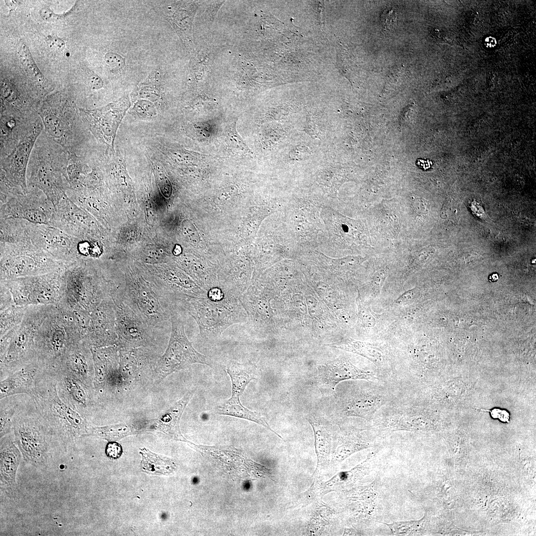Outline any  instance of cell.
<instances>
[{
    "label": "cell",
    "instance_id": "50",
    "mask_svg": "<svg viewBox=\"0 0 536 536\" xmlns=\"http://www.w3.org/2000/svg\"><path fill=\"white\" fill-rule=\"evenodd\" d=\"M489 411L493 418H498L501 421L504 422H509L510 414L505 410H502L499 408H494L491 410H483Z\"/></svg>",
    "mask_w": 536,
    "mask_h": 536
},
{
    "label": "cell",
    "instance_id": "34",
    "mask_svg": "<svg viewBox=\"0 0 536 536\" xmlns=\"http://www.w3.org/2000/svg\"><path fill=\"white\" fill-rule=\"evenodd\" d=\"M12 396L0 400V438L13 432V422L19 407L18 403Z\"/></svg>",
    "mask_w": 536,
    "mask_h": 536
},
{
    "label": "cell",
    "instance_id": "56",
    "mask_svg": "<svg viewBox=\"0 0 536 536\" xmlns=\"http://www.w3.org/2000/svg\"><path fill=\"white\" fill-rule=\"evenodd\" d=\"M145 218L149 224H152L155 220V213L153 207L150 204L145 206Z\"/></svg>",
    "mask_w": 536,
    "mask_h": 536
},
{
    "label": "cell",
    "instance_id": "51",
    "mask_svg": "<svg viewBox=\"0 0 536 536\" xmlns=\"http://www.w3.org/2000/svg\"><path fill=\"white\" fill-rule=\"evenodd\" d=\"M306 303L309 312L313 316H317L319 313V307L317 300L313 296H308L306 298Z\"/></svg>",
    "mask_w": 536,
    "mask_h": 536
},
{
    "label": "cell",
    "instance_id": "6",
    "mask_svg": "<svg viewBox=\"0 0 536 536\" xmlns=\"http://www.w3.org/2000/svg\"><path fill=\"white\" fill-rule=\"evenodd\" d=\"M177 305L182 306L195 320L200 335L205 340L214 339L230 326L248 320L239 298L227 293L220 300H212L206 297H190Z\"/></svg>",
    "mask_w": 536,
    "mask_h": 536
},
{
    "label": "cell",
    "instance_id": "38",
    "mask_svg": "<svg viewBox=\"0 0 536 536\" xmlns=\"http://www.w3.org/2000/svg\"><path fill=\"white\" fill-rule=\"evenodd\" d=\"M391 530L395 536L415 535L420 527V521L395 522L390 524L384 523Z\"/></svg>",
    "mask_w": 536,
    "mask_h": 536
},
{
    "label": "cell",
    "instance_id": "35",
    "mask_svg": "<svg viewBox=\"0 0 536 536\" xmlns=\"http://www.w3.org/2000/svg\"><path fill=\"white\" fill-rule=\"evenodd\" d=\"M246 366L232 364L226 369L232 382V395L241 396L248 384L256 379Z\"/></svg>",
    "mask_w": 536,
    "mask_h": 536
},
{
    "label": "cell",
    "instance_id": "27",
    "mask_svg": "<svg viewBox=\"0 0 536 536\" xmlns=\"http://www.w3.org/2000/svg\"><path fill=\"white\" fill-rule=\"evenodd\" d=\"M12 433L0 438V489L12 494L16 487V475L22 454L14 442Z\"/></svg>",
    "mask_w": 536,
    "mask_h": 536
},
{
    "label": "cell",
    "instance_id": "54",
    "mask_svg": "<svg viewBox=\"0 0 536 536\" xmlns=\"http://www.w3.org/2000/svg\"><path fill=\"white\" fill-rule=\"evenodd\" d=\"M359 262V260L358 258L348 257L340 260L338 264L340 267L348 268L354 267L358 264Z\"/></svg>",
    "mask_w": 536,
    "mask_h": 536
},
{
    "label": "cell",
    "instance_id": "17",
    "mask_svg": "<svg viewBox=\"0 0 536 536\" xmlns=\"http://www.w3.org/2000/svg\"><path fill=\"white\" fill-rule=\"evenodd\" d=\"M32 244L61 262L65 266L77 261V246L79 239L49 225L33 224Z\"/></svg>",
    "mask_w": 536,
    "mask_h": 536
},
{
    "label": "cell",
    "instance_id": "40",
    "mask_svg": "<svg viewBox=\"0 0 536 536\" xmlns=\"http://www.w3.org/2000/svg\"><path fill=\"white\" fill-rule=\"evenodd\" d=\"M153 73L149 75L146 80L140 84L139 90V95L142 98H146L151 100H155L159 97V90L156 85L153 84Z\"/></svg>",
    "mask_w": 536,
    "mask_h": 536
},
{
    "label": "cell",
    "instance_id": "15",
    "mask_svg": "<svg viewBox=\"0 0 536 536\" xmlns=\"http://www.w3.org/2000/svg\"><path fill=\"white\" fill-rule=\"evenodd\" d=\"M130 105L124 97L100 109L81 110L80 115L97 141L113 151L118 128Z\"/></svg>",
    "mask_w": 536,
    "mask_h": 536
},
{
    "label": "cell",
    "instance_id": "49",
    "mask_svg": "<svg viewBox=\"0 0 536 536\" xmlns=\"http://www.w3.org/2000/svg\"><path fill=\"white\" fill-rule=\"evenodd\" d=\"M293 299L294 308L297 312L301 314H306L307 307L303 297L299 294H296L293 296Z\"/></svg>",
    "mask_w": 536,
    "mask_h": 536
},
{
    "label": "cell",
    "instance_id": "39",
    "mask_svg": "<svg viewBox=\"0 0 536 536\" xmlns=\"http://www.w3.org/2000/svg\"><path fill=\"white\" fill-rule=\"evenodd\" d=\"M356 304L357 317L360 323L365 328L374 327L376 324V318L370 306L363 301L359 292L356 298Z\"/></svg>",
    "mask_w": 536,
    "mask_h": 536
},
{
    "label": "cell",
    "instance_id": "25",
    "mask_svg": "<svg viewBox=\"0 0 536 536\" xmlns=\"http://www.w3.org/2000/svg\"><path fill=\"white\" fill-rule=\"evenodd\" d=\"M45 370L55 379L58 394L66 403L86 418L91 402L89 387L79 380L46 367Z\"/></svg>",
    "mask_w": 536,
    "mask_h": 536
},
{
    "label": "cell",
    "instance_id": "37",
    "mask_svg": "<svg viewBox=\"0 0 536 536\" xmlns=\"http://www.w3.org/2000/svg\"><path fill=\"white\" fill-rule=\"evenodd\" d=\"M18 55L22 67L27 73L39 83L45 85L46 80L44 76L37 67L28 48L22 41L19 43Z\"/></svg>",
    "mask_w": 536,
    "mask_h": 536
},
{
    "label": "cell",
    "instance_id": "36",
    "mask_svg": "<svg viewBox=\"0 0 536 536\" xmlns=\"http://www.w3.org/2000/svg\"><path fill=\"white\" fill-rule=\"evenodd\" d=\"M27 308V306L13 305L0 312V337L21 323Z\"/></svg>",
    "mask_w": 536,
    "mask_h": 536
},
{
    "label": "cell",
    "instance_id": "12",
    "mask_svg": "<svg viewBox=\"0 0 536 536\" xmlns=\"http://www.w3.org/2000/svg\"><path fill=\"white\" fill-rule=\"evenodd\" d=\"M178 309L176 304L171 306L170 339L165 352L157 361L158 372L162 378L193 364L209 365L206 357L197 351L188 339L184 322Z\"/></svg>",
    "mask_w": 536,
    "mask_h": 536
},
{
    "label": "cell",
    "instance_id": "55",
    "mask_svg": "<svg viewBox=\"0 0 536 536\" xmlns=\"http://www.w3.org/2000/svg\"><path fill=\"white\" fill-rule=\"evenodd\" d=\"M88 84L89 87L93 90L99 89L103 86L102 79L96 74H93L89 77Z\"/></svg>",
    "mask_w": 536,
    "mask_h": 536
},
{
    "label": "cell",
    "instance_id": "31",
    "mask_svg": "<svg viewBox=\"0 0 536 536\" xmlns=\"http://www.w3.org/2000/svg\"><path fill=\"white\" fill-rule=\"evenodd\" d=\"M331 346L359 355L368 359L379 367L383 366L386 354L379 346L367 341L348 339Z\"/></svg>",
    "mask_w": 536,
    "mask_h": 536
},
{
    "label": "cell",
    "instance_id": "59",
    "mask_svg": "<svg viewBox=\"0 0 536 536\" xmlns=\"http://www.w3.org/2000/svg\"><path fill=\"white\" fill-rule=\"evenodd\" d=\"M431 162L429 160H423L421 159H418L416 162V164L418 166L423 168L424 169H427L431 166Z\"/></svg>",
    "mask_w": 536,
    "mask_h": 536
},
{
    "label": "cell",
    "instance_id": "13",
    "mask_svg": "<svg viewBox=\"0 0 536 536\" xmlns=\"http://www.w3.org/2000/svg\"><path fill=\"white\" fill-rule=\"evenodd\" d=\"M0 204V219H19L36 224L49 225L55 209L52 202L39 189L28 188Z\"/></svg>",
    "mask_w": 536,
    "mask_h": 536
},
{
    "label": "cell",
    "instance_id": "33",
    "mask_svg": "<svg viewBox=\"0 0 536 536\" xmlns=\"http://www.w3.org/2000/svg\"><path fill=\"white\" fill-rule=\"evenodd\" d=\"M142 456L141 468L142 471L150 474H169L175 469L174 464L165 457L152 453L143 448L140 449Z\"/></svg>",
    "mask_w": 536,
    "mask_h": 536
},
{
    "label": "cell",
    "instance_id": "58",
    "mask_svg": "<svg viewBox=\"0 0 536 536\" xmlns=\"http://www.w3.org/2000/svg\"><path fill=\"white\" fill-rule=\"evenodd\" d=\"M317 292L321 296H326L328 293L329 289L328 285L325 284H318L317 288Z\"/></svg>",
    "mask_w": 536,
    "mask_h": 536
},
{
    "label": "cell",
    "instance_id": "8",
    "mask_svg": "<svg viewBox=\"0 0 536 536\" xmlns=\"http://www.w3.org/2000/svg\"><path fill=\"white\" fill-rule=\"evenodd\" d=\"M0 280L35 276L65 268L51 255L33 245L0 244Z\"/></svg>",
    "mask_w": 536,
    "mask_h": 536
},
{
    "label": "cell",
    "instance_id": "26",
    "mask_svg": "<svg viewBox=\"0 0 536 536\" xmlns=\"http://www.w3.org/2000/svg\"><path fill=\"white\" fill-rule=\"evenodd\" d=\"M46 364L37 358L0 381V400L20 394L31 396L38 376Z\"/></svg>",
    "mask_w": 536,
    "mask_h": 536
},
{
    "label": "cell",
    "instance_id": "60",
    "mask_svg": "<svg viewBox=\"0 0 536 536\" xmlns=\"http://www.w3.org/2000/svg\"><path fill=\"white\" fill-rule=\"evenodd\" d=\"M181 253V249L180 246H176L173 251L174 255L177 256Z\"/></svg>",
    "mask_w": 536,
    "mask_h": 536
},
{
    "label": "cell",
    "instance_id": "53",
    "mask_svg": "<svg viewBox=\"0 0 536 536\" xmlns=\"http://www.w3.org/2000/svg\"><path fill=\"white\" fill-rule=\"evenodd\" d=\"M106 62L110 66L117 67L121 64V57L115 53H108L105 56Z\"/></svg>",
    "mask_w": 536,
    "mask_h": 536
},
{
    "label": "cell",
    "instance_id": "24",
    "mask_svg": "<svg viewBox=\"0 0 536 536\" xmlns=\"http://www.w3.org/2000/svg\"><path fill=\"white\" fill-rule=\"evenodd\" d=\"M318 378L322 386L333 391L339 383L347 380L379 379L375 373L357 367L345 359L329 361L317 367Z\"/></svg>",
    "mask_w": 536,
    "mask_h": 536
},
{
    "label": "cell",
    "instance_id": "61",
    "mask_svg": "<svg viewBox=\"0 0 536 536\" xmlns=\"http://www.w3.org/2000/svg\"><path fill=\"white\" fill-rule=\"evenodd\" d=\"M490 279L491 281H496L498 278V275L497 274H493L490 276Z\"/></svg>",
    "mask_w": 536,
    "mask_h": 536
},
{
    "label": "cell",
    "instance_id": "19",
    "mask_svg": "<svg viewBox=\"0 0 536 536\" xmlns=\"http://www.w3.org/2000/svg\"><path fill=\"white\" fill-rule=\"evenodd\" d=\"M115 308L111 296L102 301L90 313L87 335L82 341L90 348L112 346L117 343Z\"/></svg>",
    "mask_w": 536,
    "mask_h": 536
},
{
    "label": "cell",
    "instance_id": "62",
    "mask_svg": "<svg viewBox=\"0 0 536 536\" xmlns=\"http://www.w3.org/2000/svg\"><path fill=\"white\" fill-rule=\"evenodd\" d=\"M250 483L249 482H246L244 485V487L245 489H248L250 487Z\"/></svg>",
    "mask_w": 536,
    "mask_h": 536
},
{
    "label": "cell",
    "instance_id": "57",
    "mask_svg": "<svg viewBox=\"0 0 536 536\" xmlns=\"http://www.w3.org/2000/svg\"><path fill=\"white\" fill-rule=\"evenodd\" d=\"M159 185L162 193L165 196L169 197L171 194V190L170 189V186L169 185L167 181L166 180V178H162V175H161V177L160 176H159Z\"/></svg>",
    "mask_w": 536,
    "mask_h": 536
},
{
    "label": "cell",
    "instance_id": "42",
    "mask_svg": "<svg viewBox=\"0 0 536 536\" xmlns=\"http://www.w3.org/2000/svg\"><path fill=\"white\" fill-rule=\"evenodd\" d=\"M140 258L146 263L154 264L162 263L165 259V256L162 252L157 249L149 248L142 252Z\"/></svg>",
    "mask_w": 536,
    "mask_h": 536
},
{
    "label": "cell",
    "instance_id": "23",
    "mask_svg": "<svg viewBox=\"0 0 536 536\" xmlns=\"http://www.w3.org/2000/svg\"><path fill=\"white\" fill-rule=\"evenodd\" d=\"M157 284L174 304L190 297H205L206 291L176 268H156Z\"/></svg>",
    "mask_w": 536,
    "mask_h": 536
},
{
    "label": "cell",
    "instance_id": "32",
    "mask_svg": "<svg viewBox=\"0 0 536 536\" xmlns=\"http://www.w3.org/2000/svg\"><path fill=\"white\" fill-rule=\"evenodd\" d=\"M240 397L239 396L232 395L229 400L217 407V412L219 414L229 415L255 422L277 434L270 428L261 413L251 411L243 406L240 402Z\"/></svg>",
    "mask_w": 536,
    "mask_h": 536
},
{
    "label": "cell",
    "instance_id": "28",
    "mask_svg": "<svg viewBox=\"0 0 536 536\" xmlns=\"http://www.w3.org/2000/svg\"><path fill=\"white\" fill-rule=\"evenodd\" d=\"M155 10L174 27L185 44L190 46L192 14L187 7L165 1H153Z\"/></svg>",
    "mask_w": 536,
    "mask_h": 536
},
{
    "label": "cell",
    "instance_id": "48",
    "mask_svg": "<svg viewBox=\"0 0 536 536\" xmlns=\"http://www.w3.org/2000/svg\"><path fill=\"white\" fill-rule=\"evenodd\" d=\"M49 48L56 51H61L65 47L64 41L55 35H49L46 38Z\"/></svg>",
    "mask_w": 536,
    "mask_h": 536
},
{
    "label": "cell",
    "instance_id": "1",
    "mask_svg": "<svg viewBox=\"0 0 536 536\" xmlns=\"http://www.w3.org/2000/svg\"><path fill=\"white\" fill-rule=\"evenodd\" d=\"M31 397L54 444L67 449L88 435L86 418L63 401L55 379L45 369L37 377Z\"/></svg>",
    "mask_w": 536,
    "mask_h": 536
},
{
    "label": "cell",
    "instance_id": "63",
    "mask_svg": "<svg viewBox=\"0 0 536 536\" xmlns=\"http://www.w3.org/2000/svg\"><path fill=\"white\" fill-rule=\"evenodd\" d=\"M197 482H198V479L197 478H195L194 479V482L197 483Z\"/></svg>",
    "mask_w": 536,
    "mask_h": 536
},
{
    "label": "cell",
    "instance_id": "3",
    "mask_svg": "<svg viewBox=\"0 0 536 536\" xmlns=\"http://www.w3.org/2000/svg\"><path fill=\"white\" fill-rule=\"evenodd\" d=\"M109 283L110 294L120 297L153 329L161 331L170 321L173 304L155 280L131 271L123 281Z\"/></svg>",
    "mask_w": 536,
    "mask_h": 536
},
{
    "label": "cell",
    "instance_id": "47",
    "mask_svg": "<svg viewBox=\"0 0 536 536\" xmlns=\"http://www.w3.org/2000/svg\"><path fill=\"white\" fill-rule=\"evenodd\" d=\"M387 272L384 270H380L375 273L372 280V288L373 292L378 294L380 293L382 287L386 277Z\"/></svg>",
    "mask_w": 536,
    "mask_h": 536
},
{
    "label": "cell",
    "instance_id": "7",
    "mask_svg": "<svg viewBox=\"0 0 536 536\" xmlns=\"http://www.w3.org/2000/svg\"><path fill=\"white\" fill-rule=\"evenodd\" d=\"M14 442L24 460L35 466L44 464L54 442L35 406L18 407L13 422Z\"/></svg>",
    "mask_w": 536,
    "mask_h": 536
},
{
    "label": "cell",
    "instance_id": "29",
    "mask_svg": "<svg viewBox=\"0 0 536 536\" xmlns=\"http://www.w3.org/2000/svg\"><path fill=\"white\" fill-rule=\"evenodd\" d=\"M248 317L250 325L270 323L272 312L269 300L263 295H259L257 289L249 286L239 298Z\"/></svg>",
    "mask_w": 536,
    "mask_h": 536
},
{
    "label": "cell",
    "instance_id": "18",
    "mask_svg": "<svg viewBox=\"0 0 536 536\" xmlns=\"http://www.w3.org/2000/svg\"><path fill=\"white\" fill-rule=\"evenodd\" d=\"M44 129L41 120L30 134L8 155L0 158V174L24 194L28 193L26 174L30 156Z\"/></svg>",
    "mask_w": 536,
    "mask_h": 536
},
{
    "label": "cell",
    "instance_id": "5",
    "mask_svg": "<svg viewBox=\"0 0 536 536\" xmlns=\"http://www.w3.org/2000/svg\"><path fill=\"white\" fill-rule=\"evenodd\" d=\"M90 261H78L62 270L63 292L56 306L81 310L90 314L111 296L109 281L100 275Z\"/></svg>",
    "mask_w": 536,
    "mask_h": 536
},
{
    "label": "cell",
    "instance_id": "9",
    "mask_svg": "<svg viewBox=\"0 0 536 536\" xmlns=\"http://www.w3.org/2000/svg\"><path fill=\"white\" fill-rule=\"evenodd\" d=\"M82 340L78 329L55 306L37 331V358L47 365L63 355L70 345Z\"/></svg>",
    "mask_w": 536,
    "mask_h": 536
},
{
    "label": "cell",
    "instance_id": "46",
    "mask_svg": "<svg viewBox=\"0 0 536 536\" xmlns=\"http://www.w3.org/2000/svg\"><path fill=\"white\" fill-rule=\"evenodd\" d=\"M122 448L120 444L116 442L111 441L107 443L105 453L108 457L117 459L119 458L122 453Z\"/></svg>",
    "mask_w": 536,
    "mask_h": 536
},
{
    "label": "cell",
    "instance_id": "11",
    "mask_svg": "<svg viewBox=\"0 0 536 536\" xmlns=\"http://www.w3.org/2000/svg\"><path fill=\"white\" fill-rule=\"evenodd\" d=\"M40 116L44 133L69 153L80 154L86 150V133L89 131L80 115L71 109H41Z\"/></svg>",
    "mask_w": 536,
    "mask_h": 536
},
{
    "label": "cell",
    "instance_id": "44",
    "mask_svg": "<svg viewBox=\"0 0 536 536\" xmlns=\"http://www.w3.org/2000/svg\"><path fill=\"white\" fill-rule=\"evenodd\" d=\"M418 289L413 287L408 289L400 295L395 300L394 303L398 305L403 306L413 303L418 294Z\"/></svg>",
    "mask_w": 536,
    "mask_h": 536
},
{
    "label": "cell",
    "instance_id": "2",
    "mask_svg": "<svg viewBox=\"0 0 536 536\" xmlns=\"http://www.w3.org/2000/svg\"><path fill=\"white\" fill-rule=\"evenodd\" d=\"M68 152L43 131L33 148L26 179L28 188L41 190L55 209L66 195L69 186L66 178Z\"/></svg>",
    "mask_w": 536,
    "mask_h": 536
},
{
    "label": "cell",
    "instance_id": "45",
    "mask_svg": "<svg viewBox=\"0 0 536 536\" xmlns=\"http://www.w3.org/2000/svg\"><path fill=\"white\" fill-rule=\"evenodd\" d=\"M0 312L15 305L10 291L2 282L0 283Z\"/></svg>",
    "mask_w": 536,
    "mask_h": 536
},
{
    "label": "cell",
    "instance_id": "4",
    "mask_svg": "<svg viewBox=\"0 0 536 536\" xmlns=\"http://www.w3.org/2000/svg\"><path fill=\"white\" fill-rule=\"evenodd\" d=\"M55 306H27L21 323L0 337V381L37 358V333Z\"/></svg>",
    "mask_w": 536,
    "mask_h": 536
},
{
    "label": "cell",
    "instance_id": "41",
    "mask_svg": "<svg viewBox=\"0 0 536 536\" xmlns=\"http://www.w3.org/2000/svg\"><path fill=\"white\" fill-rule=\"evenodd\" d=\"M398 13L393 8L384 9L380 15L381 24L383 30L390 31L394 28L396 23Z\"/></svg>",
    "mask_w": 536,
    "mask_h": 536
},
{
    "label": "cell",
    "instance_id": "30",
    "mask_svg": "<svg viewBox=\"0 0 536 536\" xmlns=\"http://www.w3.org/2000/svg\"><path fill=\"white\" fill-rule=\"evenodd\" d=\"M195 389L188 391L180 400L163 411L156 419L157 425L163 430L168 431L175 437H180L179 424L182 413L195 392Z\"/></svg>",
    "mask_w": 536,
    "mask_h": 536
},
{
    "label": "cell",
    "instance_id": "43",
    "mask_svg": "<svg viewBox=\"0 0 536 536\" xmlns=\"http://www.w3.org/2000/svg\"><path fill=\"white\" fill-rule=\"evenodd\" d=\"M1 95L2 100L12 103L16 102L18 98V90L15 86L8 81H3L1 86Z\"/></svg>",
    "mask_w": 536,
    "mask_h": 536
},
{
    "label": "cell",
    "instance_id": "52",
    "mask_svg": "<svg viewBox=\"0 0 536 536\" xmlns=\"http://www.w3.org/2000/svg\"><path fill=\"white\" fill-rule=\"evenodd\" d=\"M40 14L43 19L46 21H55L62 17V15H58L53 13L47 7L41 9L40 11Z\"/></svg>",
    "mask_w": 536,
    "mask_h": 536
},
{
    "label": "cell",
    "instance_id": "10",
    "mask_svg": "<svg viewBox=\"0 0 536 536\" xmlns=\"http://www.w3.org/2000/svg\"><path fill=\"white\" fill-rule=\"evenodd\" d=\"M63 269L42 275L0 280V282L9 289L16 305L57 306L63 292Z\"/></svg>",
    "mask_w": 536,
    "mask_h": 536
},
{
    "label": "cell",
    "instance_id": "21",
    "mask_svg": "<svg viewBox=\"0 0 536 536\" xmlns=\"http://www.w3.org/2000/svg\"><path fill=\"white\" fill-rule=\"evenodd\" d=\"M50 225L72 237L85 239L93 231L94 222L87 212L76 205L67 195L55 207Z\"/></svg>",
    "mask_w": 536,
    "mask_h": 536
},
{
    "label": "cell",
    "instance_id": "14",
    "mask_svg": "<svg viewBox=\"0 0 536 536\" xmlns=\"http://www.w3.org/2000/svg\"><path fill=\"white\" fill-rule=\"evenodd\" d=\"M370 381L364 386L351 388L340 400V410L346 417L371 419L384 406L392 402L387 389Z\"/></svg>",
    "mask_w": 536,
    "mask_h": 536
},
{
    "label": "cell",
    "instance_id": "20",
    "mask_svg": "<svg viewBox=\"0 0 536 536\" xmlns=\"http://www.w3.org/2000/svg\"><path fill=\"white\" fill-rule=\"evenodd\" d=\"M46 367L73 377L88 387H91L94 361L91 348L84 342L70 345L63 355Z\"/></svg>",
    "mask_w": 536,
    "mask_h": 536
},
{
    "label": "cell",
    "instance_id": "16",
    "mask_svg": "<svg viewBox=\"0 0 536 536\" xmlns=\"http://www.w3.org/2000/svg\"><path fill=\"white\" fill-rule=\"evenodd\" d=\"M111 296L116 312L117 344L126 347L150 344L157 330L150 327L118 295L111 293Z\"/></svg>",
    "mask_w": 536,
    "mask_h": 536
},
{
    "label": "cell",
    "instance_id": "22",
    "mask_svg": "<svg viewBox=\"0 0 536 536\" xmlns=\"http://www.w3.org/2000/svg\"><path fill=\"white\" fill-rule=\"evenodd\" d=\"M39 116L1 110L0 157L9 154L33 131Z\"/></svg>",
    "mask_w": 536,
    "mask_h": 536
}]
</instances>
